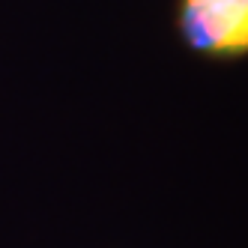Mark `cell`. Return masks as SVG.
<instances>
[{
  "mask_svg": "<svg viewBox=\"0 0 248 248\" xmlns=\"http://www.w3.org/2000/svg\"><path fill=\"white\" fill-rule=\"evenodd\" d=\"M183 42L209 60H236L248 51V0H180Z\"/></svg>",
  "mask_w": 248,
  "mask_h": 248,
  "instance_id": "6da1fadb",
  "label": "cell"
}]
</instances>
